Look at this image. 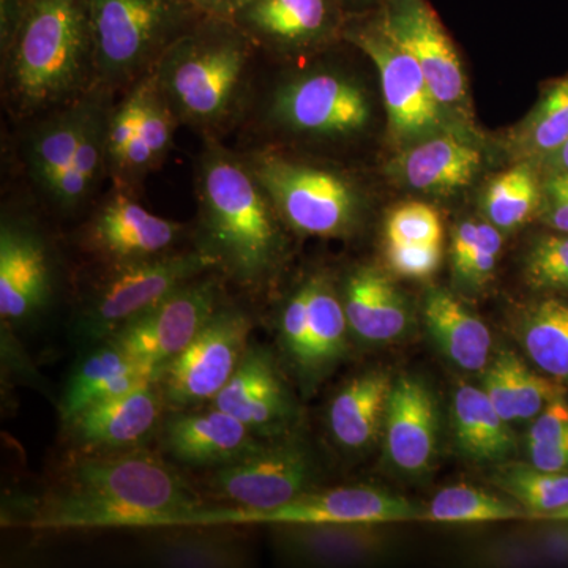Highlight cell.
<instances>
[{"label":"cell","instance_id":"cell-11","mask_svg":"<svg viewBox=\"0 0 568 568\" xmlns=\"http://www.w3.org/2000/svg\"><path fill=\"white\" fill-rule=\"evenodd\" d=\"M381 31L413 55L440 106L466 99V77L450 37L426 0H383Z\"/></svg>","mask_w":568,"mask_h":568},{"label":"cell","instance_id":"cell-32","mask_svg":"<svg viewBox=\"0 0 568 568\" xmlns=\"http://www.w3.org/2000/svg\"><path fill=\"white\" fill-rule=\"evenodd\" d=\"M523 345L529 357L549 376L568 379V304L541 302L523 323Z\"/></svg>","mask_w":568,"mask_h":568},{"label":"cell","instance_id":"cell-13","mask_svg":"<svg viewBox=\"0 0 568 568\" xmlns=\"http://www.w3.org/2000/svg\"><path fill=\"white\" fill-rule=\"evenodd\" d=\"M353 41L379 71L392 132L399 140H417L439 129L443 106L413 55L388 39L376 22L355 32Z\"/></svg>","mask_w":568,"mask_h":568},{"label":"cell","instance_id":"cell-33","mask_svg":"<svg viewBox=\"0 0 568 568\" xmlns=\"http://www.w3.org/2000/svg\"><path fill=\"white\" fill-rule=\"evenodd\" d=\"M156 564L181 568H239L248 564V551L233 536L181 532L163 538L152 551Z\"/></svg>","mask_w":568,"mask_h":568},{"label":"cell","instance_id":"cell-52","mask_svg":"<svg viewBox=\"0 0 568 568\" xmlns=\"http://www.w3.org/2000/svg\"><path fill=\"white\" fill-rule=\"evenodd\" d=\"M552 166H555V173H568V140L562 148L559 149L555 155L551 156Z\"/></svg>","mask_w":568,"mask_h":568},{"label":"cell","instance_id":"cell-18","mask_svg":"<svg viewBox=\"0 0 568 568\" xmlns=\"http://www.w3.org/2000/svg\"><path fill=\"white\" fill-rule=\"evenodd\" d=\"M162 444L182 465L219 469L260 450L264 439L239 418L211 407L205 413H182L168 418Z\"/></svg>","mask_w":568,"mask_h":568},{"label":"cell","instance_id":"cell-24","mask_svg":"<svg viewBox=\"0 0 568 568\" xmlns=\"http://www.w3.org/2000/svg\"><path fill=\"white\" fill-rule=\"evenodd\" d=\"M392 388L386 373L373 372L355 377L339 390L328 407V426L339 446L361 450L372 444L386 418Z\"/></svg>","mask_w":568,"mask_h":568},{"label":"cell","instance_id":"cell-27","mask_svg":"<svg viewBox=\"0 0 568 568\" xmlns=\"http://www.w3.org/2000/svg\"><path fill=\"white\" fill-rule=\"evenodd\" d=\"M454 420L459 448L476 462H499L515 450L508 422L499 416L487 392L480 388H458Z\"/></svg>","mask_w":568,"mask_h":568},{"label":"cell","instance_id":"cell-50","mask_svg":"<svg viewBox=\"0 0 568 568\" xmlns=\"http://www.w3.org/2000/svg\"><path fill=\"white\" fill-rule=\"evenodd\" d=\"M197 9L211 13L213 17L227 18L245 0H192Z\"/></svg>","mask_w":568,"mask_h":568},{"label":"cell","instance_id":"cell-55","mask_svg":"<svg viewBox=\"0 0 568 568\" xmlns=\"http://www.w3.org/2000/svg\"><path fill=\"white\" fill-rule=\"evenodd\" d=\"M556 174V173H555ZM559 174H562L564 175V179H566V183L568 185V173H559Z\"/></svg>","mask_w":568,"mask_h":568},{"label":"cell","instance_id":"cell-42","mask_svg":"<svg viewBox=\"0 0 568 568\" xmlns=\"http://www.w3.org/2000/svg\"><path fill=\"white\" fill-rule=\"evenodd\" d=\"M278 324L284 351L290 355L297 372L304 375L308 358V310L304 284L283 306Z\"/></svg>","mask_w":568,"mask_h":568},{"label":"cell","instance_id":"cell-54","mask_svg":"<svg viewBox=\"0 0 568 568\" xmlns=\"http://www.w3.org/2000/svg\"><path fill=\"white\" fill-rule=\"evenodd\" d=\"M342 2L351 3V6H369L377 0H342Z\"/></svg>","mask_w":568,"mask_h":568},{"label":"cell","instance_id":"cell-53","mask_svg":"<svg viewBox=\"0 0 568 568\" xmlns=\"http://www.w3.org/2000/svg\"><path fill=\"white\" fill-rule=\"evenodd\" d=\"M534 518L551 523H568V506L559 508V510L556 511H549V514L538 515V517Z\"/></svg>","mask_w":568,"mask_h":568},{"label":"cell","instance_id":"cell-21","mask_svg":"<svg viewBox=\"0 0 568 568\" xmlns=\"http://www.w3.org/2000/svg\"><path fill=\"white\" fill-rule=\"evenodd\" d=\"M387 452L405 473H424L436 448L437 418L428 388L403 377L392 388L386 410Z\"/></svg>","mask_w":568,"mask_h":568},{"label":"cell","instance_id":"cell-44","mask_svg":"<svg viewBox=\"0 0 568 568\" xmlns=\"http://www.w3.org/2000/svg\"><path fill=\"white\" fill-rule=\"evenodd\" d=\"M515 354L503 353L488 369L485 377V392L489 402L496 407L499 416L506 422L517 420L515 409L514 387H511V365Z\"/></svg>","mask_w":568,"mask_h":568},{"label":"cell","instance_id":"cell-46","mask_svg":"<svg viewBox=\"0 0 568 568\" xmlns=\"http://www.w3.org/2000/svg\"><path fill=\"white\" fill-rule=\"evenodd\" d=\"M503 246V237L495 224H480V234L473 257L465 272V278L484 282L495 271L497 254Z\"/></svg>","mask_w":568,"mask_h":568},{"label":"cell","instance_id":"cell-36","mask_svg":"<svg viewBox=\"0 0 568 568\" xmlns=\"http://www.w3.org/2000/svg\"><path fill=\"white\" fill-rule=\"evenodd\" d=\"M538 201L540 192L536 174L521 164L493 179L485 194V211L496 227L510 230L532 215Z\"/></svg>","mask_w":568,"mask_h":568},{"label":"cell","instance_id":"cell-20","mask_svg":"<svg viewBox=\"0 0 568 568\" xmlns=\"http://www.w3.org/2000/svg\"><path fill=\"white\" fill-rule=\"evenodd\" d=\"M156 369L142 364L111 339L91 345L71 369L61 399L63 424L97 403L155 383Z\"/></svg>","mask_w":568,"mask_h":568},{"label":"cell","instance_id":"cell-41","mask_svg":"<svg viewBox=\"0 0 568 568\" xmlns=\"http://www.w3.org/2000/svg\"><path fill=\"white\" fill-rule=\"evenodd\" d=\"M511 387H514L517 420L537 417L549 403L562 395L560 388L556 387L551 381L529 372L517 355L511 365Z\"/></svg>","mask_w":568,"mask_h":568},{"label":"cell","instance_id":"cell-47","mask_svg":"<svg viewBox=\"0 0 568 568\" xmlns=\"http://www.w3.org/2000/svg\"><path fill=\"white\" fill-rule=\"evenodd\" d=\"M548 222L559 233L568 234V185L562 174L556 173L545 185Z\"/></svg>","mask_w":568,"mask_h":568},{"label":"cell","instance_id":"cell-30","mask_svg":"<svg viewBox=\"0 0 568 568\" xmlns=\"http://www.w3.org/2000/svg\"><path fill=\"white\" fill-rule=\"evenodd\" d=\"M85 103L59 112L41 123L29 145V170L44 193L54 194L63 174L69 170L80 140Z\"/></svg>","mask_w":568,"mask_h":568},{"label":"cell","instance_id":"cell-31","mask_svg":"<svg viewBox=\"0 0 568 568\" xmlns=\"http://www.w3.org/2000/svg\"><path fill=\"white\" fill-rule=\"evenodd\" d=\"M108 123L110 115L99 104L85 102L77 151L58 190L52 194L54 203L67 211L78 207L91 194L99 179L108 156Z\"/></svg>","mask_w":568,"mask_h":568},{"label":"cell","instance_id":"cell-38","mask_svg":"<svg viewBox=\"0 0 568 568\" xmlns=\"http://www.w3.org/2000/svg\"><path fill=\"white\" fill-rule=\"evenodd\" d=\"M568 140V78L556 82L525 130V145L536 155L552 156Z\"/></svg>","mask_w":568,"mask_h":568},{"label":"cell","instance_id":"cell-45","mask_svg":"<svg viewBox=\"0 0 568 568\" xmlns=\"http://www.w3.org/2000/svg\"><path fill=\"white\" fill-rule=\"evenodd\" d=\"M568 440V403L560 396L549 403L530 426L529 444H559Z\"/></svg>","mask_w":568,"mask_h":568},{"label":"cell","instance_id":"cell-10","mask_svg":"<svg viewBox=\"0 0 568 568\" xmlns=\"http://www.w3.org/2000/svg\"><path fill=\"white\" fill-rule=\"evenodd\" d=\"M219 308V287L213 280H193L110 339L136 361L159 369L193 342Z\"/></svg>","mask_w":568,"mask_h":568},{"label":"cell","instance_id":"cell-34","mask_svg":"<svg viewBox=\"0 0 568 568\" xmlns=\"http://www.w3.org/2000/svg\"><path fill=\"white\" fill-rule=\"evenodd\" d=\"M106 160L122 179L140 178L156 166L151 149L142 136L136 89L110 115Z\"/></svg>","mask_w":568,"mask_h":568},{"label":"cell","instance_id":"cell-12","mask_svg":"<svg viewBox=\"0 0 568 568\" xmlns=\"http://www.w3.org/2000/svg\"><path fill=\"white\" fill-rule=\"evenodd\" d=\"M313 478L308 452L294 440H275L241 462L219 467L211 488L234 507L274 510L305 495Z\"/></svg>","mask_w":568,"mask_h":568},{"label":"cell","instance_id":"cell-43","mask_svg":"<svg viewBox=\"0 0 568 568\" xmlns=\"http://www.w3.org/2000/svg\"><path fill=\"white\" fill-rule=\"evenodd\" d=\"M387 257L396 274L425 278L440 263V245L388 244Z\"/></svg>","mask_w":568,"mask_h":568},{"label":"cell","instance_id":"cell-48","mask_svg":"<svg viewBox=\"0 0 568 568\" xmlns=\"http://www.w3.org/2000/svg\"><path fill=\"white\" fill-rule=\"evenodd\" d=\"M530 465L547 473L568 474V440L559 444H529Z\"/></svg>","mask_w":568,"mask_h":568},{"label":"cell","instance_id":"cell-35","mask_svg":"<svg viewBox=\"0 0 568 568\" xmlns=\"http://www.w3.org/2000/svg\"><path fill=\"white\" fill-rule=\"evenodd\" d=\"M525 517L521 508L481 489L458 485L437 493L420 519L448 525L507 521Z\"/></svg>","mask_w":568,"mask_h":568},{"label":"cell","instance_id":"cell-8","mask_svg":"<svg viewBox=\"0 0 568 568\" xmlns=\"http://www.w3.org/2000/svg\"><path fill=\"white\" fill-rule=\"evenodd\" d=\"M252 320L237 308H219L185 349L156 369L164 403L183 409L212 402L233 377L248 347Z\"/></svg>","mask_w":568,"mask_h":568},{"label":"cell","instance_id":"cell-5","mask_svg":"<svg viewBox=\"0 0 568 568\" xmlns=\"http://www.w3.org/2000/svg\"><path fill=\"white\" fill-rule=\"evenodd\" d=\"M213 267L215 263L200 248L114 265L82 306L74 336L89 346L106 342L145 310Z\"/></svg>","mask_w":568,"mask_h":568},{"label":"cell","instance_id":"cell-14","mask_svg":"<svg viewBox=\"0 0 568 568\" xmlns=\"http://www.w3.org/2000/svg\"><path fill=\"white\" fill-rule=\"evenodd\" d=\"M272 118L294 133L347 136L369 121L365 92L334 73H313L287 82L276 91Z\"/></svg>","mask_w":568,"mask_h":568},{"label":"cell","instance_id":"cell-51","mask_svg":"<svg viewBox=\"0 0 568 568\" xmlns=\"http://www.w3.org/2000/svg\"><path fill=\"white\" fill-rule=\"evenodd\" d=\"M547 549L549 555L559 559H568V529L552 530L548 534Z\"/></svg>","mask_w":568,"mask_h":568},{"label":"cell","instance_id":"cell-39","mask_svg":"<svg viewBox=\"0 0 568 568\" xmlns=\"http://www.w3.org/2000/svg\"><path fill=\"white\" fill-rule=\"evenodd\" d=\"M386 234L387 244L440 245L443 223L428 204H403L388 215Z\"/></svg>","mask_w":568,"mask_h":568},{"label":"cell","instance_id":"cell-2","mask_svg":"<svg viewBox=\"0 0 568 568\" xmlns=\"http://www.w3.org/2000/svg\"><path fill=\"white\" fill-rule=\"evenodd\" d=\"M201 241L197 248L245 287L260 286L274 272L283 241L272 201L246 168L223 149H211L200 164Z\"/></svg>","mask_w":568,"mask_h":568},{"label":"cell","instance_id":"cell-6","mask_svg":"<svg viewBox=\"0 0 568 568\" xmlns=\"http://www.w3.org/2000/svg\"><path fill=\"white\" fill-rule=\"evenodd\" d=\"M420 510L405 497L369 488H342L305 493L284 506L267 511L241 507L200 508L186 519V528L271 525H390L420 521Z\"/></svg>","mask_w":568,"mask_h":568},{"label":"cell","instance_id":"cell-7","mask_svg":"<svg viewBox=\"0 0 568 568\" xmlns=\"http://www.w3.org/2000/svg\"><path fill=\"white\" fill-rule=\"evenodd\" d=\"M93 41V69L106 82L140 73L178 26L175 0H85Z\"/></svg>","mask_w":568,"mask_h":568},{"label":"cell","instance_id":"cell-9","mask_svg":"<svg viewBox=\"0 0 568 568\" xmlns=\"http://www.w3.org/2000/svg\"><path fill=\"white\" fill-rule=\"evenodd\" d=\"M252 170L275 211L298 233L327 237L353 224L357 196L339 175L276 155H261Z\"/></svg>","mask_w":568,"mask_h":568},{"label":"cell","instance_id":"cell-26","mask_svg":"<svg viewBox=\"0 0 568 568\" xmlns=\"http://www.w3.org/2000/svg\"><path fill=\"white\" fill-rule=\"evenodd\" d=\"M424 315L429 332L450 361L470 372L485 368L491 351V334L454 295L432 291L426 295Z\"/></svg>","mask_w":568,"mask_h":568},{"label":"cell","instance_id":"cell-28","mask_svg":"<svg viewBox=\"0 0 568 568\" xmlns=\"http://www.w3.org/2000/svg\"><path fill=\"white\" fill-rule=\"evenodd\" d=\"M308 310V358L304 376L315 379L346 351L347 320L343 302L324 276L304 283Z\"/></svg>","mask_w":568,"mask_h":568},{"label":"cell","instance_id":"cell-16","mask_svg":"<svg viewBox=\"0 0 568 568\" xmlns=\"http://www.w3.org/2000/svg\"><path fill=\"white\" fill-rule=\"evenodd\" d=\"M212 407L239 418L261 439L278 436L293 416L274 358L261 346L246 347L233 377L212 399Z\"/></svg>","mask_w":568,"mask_h":568},{"label":"cell","instance_id":"cell-1","mask_svg":"<svg viewBox=\"0 0 568 568\" xmlns=\"http://www.w3.org/2000/svg\"><path fill=\"white\" fill-rule=\"evenodd\" d=\"M67 485L37 508L44 529L186 528L203 504L159 455L148 450L88 454Z\"/></svg>","mask_w":568,"mask_h":568},{"label":"cell","instance_id":"cell-19","mask_svg":"<svg viewBox=\"0 0 568 568\" xmlns=\"http://www.w3.org/2000/svg\"><path fill=\"white\" fill-rule=\"evenodd\" d=\"M181 233V224L153 215L119 193L92 220L89 242L97 253L118 265L166 254Z\"/></svg>","mask_w":568,"mask_h":568},{"label":"cell","instance_id":"cell-40","mask_svg":"<svg viewBox=\"0 0 568 568\" xmlns=\"http://www.w3.org/2000/svg\"><path fill=\"white\" fill-rule=\"evenodd\" d=\"M526 276L537 290L568 291V234L540 239L528 254Z\"/></svg>","mask_w":568,"mask_h":568},{"label":"cell","instance_id":"cell-23","mask_svg":"<svg viewBox=\"0 0 568 568\" xmlns=\"http://www.w3.org/2000/svg\"><path fill=\"white\" fill-rule=\"evenodd\" d=\"M347 324L366 342H390L405 332V301L387 276L372 267L357 268L343 293Z\"/></svg>","mask_w":568,"mask_h":568},{"label":"cell","instance_id":"cell-49","mask_svg":"<svg viewBox=\"0 0 568 568\" xmlns=\"http://www.w3.org/2000/svg\"><path fill=\"white\" fill-rule=\"evenodd\" d=\"M480 224L466 222L458 226L454 237V264L459 275H465L478 242Z\"/></svg>","mask_w":568,"mask_h":568},{"label":"cell","instance_id":"cell-15","mask_svg":"<svg viewBox=\"0 0 568 568\" xmlns=\"http://www.w3.org/2000/svg\"><path fill=\"white\" fill-rule=\"evenodd\" d=\"M54 278L50 253L39 233L20 222L0 227V316L28 323L50 306Z\"/></svg>","mask_w":568,"mask_h":568},{"label":"cell","instance_id":"cell-29","mask_svg":"<svg viewBox=\"0 0 568 568\" xmlns=\"http://www.w3.org/2000/svg\"><path fill=\"white\" fill-rule=\"evenodd\" d=\"M280 545L295 559L308 562H351L377 548L373 525L278 526Z\"/></svg>","mask_w":568,"mask_h":568},{"label":"cell","instance_id":"cell-37","mask_svg":"<svg viewBox=\"0 0 568 568\" xmlns=\"http://www.w3.org/2000/svg\"><path fill=\"white\" fill-rule=\"evenodd\" d=\"M497 485L526 507L530 517L568 506V474L530 466H508L497 474Z\"/></svg>","mask_w":568,"mask_h":568},{"label":"cell","instance_id":"cell-22","mask_svg":"<svg viewBox=\"0 0 568 568\" xmlns=\"http://www.w3.org/2000/svg\"><path fill=\"white\" fill-rule=\"evenodd\" d=\"M245 36L301 47L331 31L336 20L335 0H245L230 14Z\"/></svg>","mask_w":568,"mask_h":568},{"label":"cell","instance_id":"cell-4","mask_svg":"<svg viewBox=\"0 0 568 568\" xmlns=\"http://www.w3.org/2000/svg\"><path fill=\"white\" fill-rule=\"evenodd\" d=\"M246 59L241 33H192L164 48L153 78L178 118L194 125H211L222 121L233 106Z\"/></svg>","mask_w":568,"mask_h":568},{"label":"cell","instance_id":"cell-3","mask_svg":"<svg viewBox=\"0 0 568 568\" xmlns=\"http://www.w3.org/2000/svg\"><path fill=\"white\" fill-rule=\"evenodd\" d=\"M93 67L85 0H29L11 40L14 91L29 106L65 99Z\"/></svg>","mask_w":568,"mask_h":568},{"label":"cell","instance_id":"cell-25","mask_svg":"<svg viewBox=\"0 0 568 568\" xmlns=\"http://www.w3.org/2000/svg\"><path fill=\"white\" fill-rule=\"evenodd\" d=\"M481 166V153L469 142L444 134L406 153L402 173L407 185L424 192H454L469 185Z\"/></svg>","mask_w":568,"mask_h":568},{"label":"cell","instance_id":"cell-17","mask_svg":"<svg viewBox=\"0 0 568 568\" xmlns=\"http://www.w3.org/2000/svg\"><path fill=\"white\" fill-rule=\"evenodd\" d=\"M164 405L159 387L152 383L89 406L65 425L71 440L85 454L130 450L152 435Z\"/></svg>","mask_w":568,"mask_h":568}]
</instances>
